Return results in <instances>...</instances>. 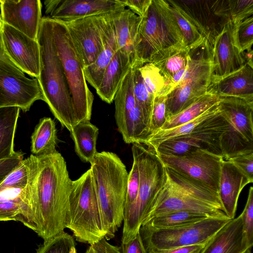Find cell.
<instances>
[{
    "label": "cell",
    "mask_w": 253,
    "mask_h": 253,
    "mask_svg": "<svg viewBox=\"0 0 253 253\" xmlns=\"http://www.w3.org/2000/svg\"><path fill=\"white\" fill-rule=\"evenodd\" d=\"M165 167L166 183L143 223L156 216L176 211L195 212L209 218H229L223 211L217 193Z\"/></svg>",
    "instance_id": "obj_4"
},
{
    "label": "cell",
    "mask_w": 253,
    "mask_h": 253,
    "mask_svg": "<svg viewBox=\"0 0 253 253\" xmlns=\"http://www.w3.org/2000/svg\"><path fill=\"white\" fill-rule=\"evenodd\" d=\"M227 128V122L220 111L192 132L163 141L154 150L159 155L179 156L202 149L223 157L220 138Z\"/></svg>",
    "instance_id": "obj_13"
},
{
    "label": "cell",
    "mask_w": 253,
    "mask_h": 253,
    "mask_svg": "<svg viewBox=\"0 0 253 253\" xmlns=\"http://www.w3.org/2000/svg\"><path fill=\"white\" fill-rule=\"evenodd\" d=\"M37 41L41 60L37 80L43 101L61 124L70 131L76 121L69 86L53 40L51 19L42 17Z\"/></svg>",
    "instance_id": "obj_2"
},
{
    "label": "cell",
    "mask_w": 253,
    "mask_h": 253,
    "mask_svg": "<svg viewBox=\"0 0 253 253\" xmlns=\"http://www.w3.org/2000/svg\"><path fill=\"white\" fill-rule=\"evenodd\" d=\"M114 101L115 118L117 126L119 127L136 104L133 92L132 69L124 78L115 95Z\"/></svg>",
    "instance_id": "obj_33"
},
{
    "label": "cell",
    "mask_w": 253,
    "mask_h": 253,
    "mask_svg": "<svg viewBox=\"0 0 253 253\" xmlns=\"http://www.w3.org/2000/svg\"><path fill=\"white\" fill-rule=\"evenodd\" d=\"M166 0L177 23L186 47L189 48L200 43L205 38L191 20L179 8L173 0Z\"/></svg>",
    "instance_id": "obj_36"
},
{
    "label": "cell",
    "mask_w": 253,
    "mask_h": 253,
    "mask_svg": "<svg viewBox=\"0 0 253 253\" xmlns=\"http://www.w3.org/2000/svg\"><path fill=\"white\" fill-rule=\"evenodd\" d=\"M66 228L73 232L76 241L90 245L105 238L90 169L72 181Z\"/></svg>",
    "instance_id": "obj_8"
},
{
    "label": "cell",
    "mask_w": 253,
    "mask_h": 253,
    "mask_svg": "<svg viewBox=\"0 0 253 253\" xmlns=\"http://www.w3.org/2000/svg\"><path fill=\"white\" fill-rule=\"evenodd\" d=\"M90 165L105 238L109 240L123 222L128 173L120 158L112 152H97Z\"/></svg>",
    "instance_id": "obj_3"
},
{
    "label": "cell",
    "mask_w": 253,
    "mask_h": 253,
    "mask_svg": "<svg viewBox=\"0 0 253 253\" xmlns=\"http://www.w3.org/2000/svg\"><path fill=\"white\" fill-rule=\"evenodd\" d=\"M207 243L167 250L146 249L147 253H201Z\"/></svg>",
    "instance_id": "obj_51"
},
{
    "label": "cell",
    "mask_w": 253,
    "mask_h": 253,
    "mask_svg": "<svg viewBox=\"0 0 253 253\" xmlns=\"http://www.w3.org/2000/svg\"><path fill=\"white\" fill-rule=\"evenodd\" d=\"M207 218L209 217L195 212L176 211L153 217L142 225L155 229H169L192 224Z\"/></svg>",
    "instance_id": "obj_32"
},
{
    "label": "cell",
    "mask_w": 253,
    "mask_h": 253,
    "mask_svg": "<svg viewBox=\"0 0 253 253\" xmlns=\"http://www.w3.org/2000/svg\"><path fill=\"white\" fill-rule=\"evenodd\" d=\"M252 248L247 249L244 253H252Z\"/></svg>",
    "instance_id": "obj_54"
},
{
    "label": "cell",
    "mask_w": 253,
    "mask_h": 253,
    "mask_svg": "<svg viewBox=\"0 0 253 253\" xmlns=\"http://www.w3.org/2000/svg\"><path fill=\"white\" fill-rule=\"evenodd\" d=\"M31 138L32 154L41 156L57 151V129L54 121L50 118L40 119Z\"/></svg>",
    "instance_id": "obj_30"
},
{
    "label": "cell",
    "mask_w": 253,
    "mask_h": 253,
    "mask_svg": "<svg viewBox=\"0 0 253 253\" xmlns=\"http://www.w3.org/2000/svg\"><path fill=\"white\" fill-rule=\"evenodd\" d=\"M219 101L220 96L208 91L179 113L167 117L161 129H170L189 122L218 104Z\"/></svg>",
    "instance_id": "obj_31"
},
{
    "label": "cell",
    "mask_w": 253,
    "mask_h": 253,
    "mask_svg": "<svg viewBox=\"0 0 253 253\" xmlns=\"http://www.w3.org/2000/svg\"><path fill=\"white\" fill-rule=\"evenodd\" d=\"M243 224L244 243L247 247L252 248L253 245V188L251 186L244 209L240 214Z\"/></svg>",
    "instance_id": "obj_44"
},
{
    "label": "cell",
    "mask_w": 253,
    "mask_h": 253,
    "mask_svg": "<svg viewBox=\"0 0 253 253\" xmlns=\"http://www.w3.org/2000/svg\"><path fill=\"white\" fill-rule=\"evenodd\" d=\"M229 13L234 24L253 16V0H228Z\"/></svg>",
    "instance_id": "obj_45"
},
{
    "label": "cell",
    "mask_w": 253,
    "mask_h": 253,
    "mask_svg": "<svg viewBox=\"0 0 253 253\" xmlns=\"http://www.w3.org/2000/svg\"><path fill=\"white\" fill-rule=\"evenodd\" d=\"M131 169L128 173L124 209V226L129 222L136 202L139 187V172L136 161L133 159Z\"/></svg>",
    "instance_id": "obj_38"
},
{
    "label": "cell",
    "mask_w": 253,
    "mask_h": 253,
    "mask_svg": "<svg viewBox=\"0 0 253 253\" xmlns=\"http://www.w3.org/2000/svg\"><path fill=\"white\" fill-rule=\"evenodd\" d=\"M11 220L19 221L36 230L33 217L22 198L0 199V221Z\"/></svg>",
    "instance_id": "obj_34"
},
{
    "label": "cell",
    "mask_w": 253,
    "mask_h": 253,
    "mask_svg": "<svg viewBox=\"0 0 253 253\" xmlns=\"http://www.w3.org/2000/svg\"><path fill=\"white\" fill-rule=\"evenodd\" d=\"M85 253H122L121 247L110 244L105 238L91 244Z\"/></svg>",
    "instance_id": "obj_48"
},
{
    "label": "cell",
    "mask_w": 253,
    "mask_h": 253,
    "mask_svg": "<svg viewBox=\"0 0 253 253\" xmlns=\"http://www.w3.org/2000/svg\"><path fill=\"white\" fill-rule=\"evenodd\" d=\"M125 6L137 16L142 17L146 12L152 0H119Z\"/></svg>",
    "instance_id": "obj_50"
},
{
    "label": "cell",
    "mask_w": 253,
    "mask_h": 253,
    "mask_svg": "<svg viewBox=\"0 0 253 253\" xmlns=\"http://www.w3.org/2000/svg\"><path fill=\"white\" fill-rule=\"evenodd\" d=\"M184 48L183 37L167 0H152L141 17L132 68L153 63L168 53Z\"/></svg>",
    "instance_id": "obj_5"
},
{
    "label": "cell",
    "mask_w": 253,
    "mask_h": 253,
    "mask_svg": "<svg viewBox=\"0 0 253 253\" xmlns=\"http://www.w3.org/2000/svg\"><path fill=\"white\" fill-rule=\"evenodd\" d=\"M212 67L211 48L205 38L189 48L186 66L172 77L166 87L167 117L179 113L208 91Z\"/></svg>",
    "instance_id": "obj_6"
},
{
    "label": "cell",
    "mask_w": 253,
    "mask_h": 253,
    "mask_svg": "<svg viewBox=\"0 0 253 253\" xmlns=\"http://www.w3.org/2000/svg\"><path fill=\"white\" fill-rule=\"evenodd\" d=\"M219 108L227 124V128L220 138L224 160L253 152V101L221 96Z\"/></svg>",
    "instance_id": "obj_10"
},
{
    "label": "cell",
    "mask_w": 253,
    "mask_h": 253,
    "mask_svg": "<svg viewBox=\"0 0 253 253\" xmlns=\"http://www.w3.org/2000/svg\"><path fill=\"white\" fill-rule=\"evenodd\" d=\"M74 238L63 231L44 241L36 253H77Z\"/></svg>",
    "instance_id": "obj_40"
},
{
    "label": "cell",
    "mask_w": 253,
    "mask_h": 253,
    "mask_svg": "<svg viewBox=\"0 0 253 253\" xmlns=\"http://www.w3.org/2000/svg\"><path fill=\"white\" fill-rule=\"evenodd\" d=\"M20 110L16 106L0 107V160L17 152L14 150V139Z\"/></svg>",
    "instance_id": "obj_29"
},
{
    "label": "cell",
    "mask_w": 253,
    "mask_h": 253,
    "mask_svg": "<svg viewBox=\"0 0 253 253\" xmlns=\"http://www.w3.org/2000/svg\"><path fill=\"white\" fill-rule=\"evenodd\" d=\"M144 84L154 98L163 95L167 83L158 68L152 63L144 64L138 68Z\"/></svg>",
    "instance_id": "obj_39"
},
{
    "label": "cell",
    "mask_w": 253,
    "mask_h": 253,
    "mask_svg": "<svg viewBox=\"0 0 253 253\" xmlns=\"http://www.w3.org/2000/svg\"><path fill=\"white\" fill-rule=\"evenodd\" d=\"M230 220L207 218L192 224L164 229L141 225L139 232L146 250H167L207 243Z\"/></svg>",
    "instance_id": "obj_11"
},
{
    "label": "cell",
    "mask_w": 253,
    "mask_h": 253,
    "mask_svg": "<svg viewBox=\"0 0 253 253\" xmlns=\"http://www.w3.org/2000/svg\"><path fill=\"white\" fill-rule=\"evenodd\" d=\"M43 101L38 81L28 78L14 65L0 58V107L16 106L29 110L37 100Z\"/></svg>",
    "instance_id": "obj_14"
},
{
    "label": "cell",
    "mask_w": 253,
    "mask_h": 253,
    "mask_svg": "<svg viewBox=\"0 0 253 253\" xmlns=\"http://www.w3.org/2000/svg\"><path fill=\"white\" fill-rule=\"evenodd\" d=\"M70 132L76 154L83 162L90 164L97 153L98 128L89 121H84L75 125Z\"/></svg>",
    "instance_id": "obj_27"
},
{
    "label": "cell",
    "mask_w": 253,
    "mask_h": 253,
    "mask_svg": "<svg viewBox=\"0 0 253 253\" xmlns=\"http://www.w3.org/2000/svg\"><path fill=\"white\" fill-rule=\"evenodd\" d=\"M188 59L189 48H184L168 53L152 63L158 68L168 85L172 77L186 66Z\"/></svg>",
    "instance_id": "obj_35"
},
{
    "label": "cell",
    "mask_w": 253,
    "mask_h": 253,
    "mask_svg": "<svg viewBox=\"0 0 253 253\" xmlns=\"http://www.w3.org/2000/svg\"><path fill=\"white\" fill-rule=\"evenodd\" d=\"M208 91L219 96H232L253 101V66L240 70L211 84Z\"/></svg>",
    "instance_id": "obj_23"
},
{
    "label": "cell",
    "mask_w": 253,
    "mask_h": 253,
    "mask_svg": "<svg viewBox=\"0 0 253 253\" xmlns=\"http://www.w3.org/2000/svg\"><path fill=\"white\" fill-rule=\"evenodd\" d=\"M158 155L165 166L198 181L218 195L222 156L202 149L179 156Z\"/></svg>",
    "instance_id": "obj_12"
},
{
    "label": "cell",
    "mask_w": 253,
    "mask_h": 253,
    "mask_svg": "<svg viewBox=\"0 0 253 253\" xmlns=\"http://www.w3.org/2000/svg\"><path fill=\"white\" fill-rule=\"evenodd\" d=\"M252 182L230 161L224 160L221 168L218 197L223 211L231 219L234 218L239 195Z\"/></svg>",
    "instance_id": "obj_22"
},
{
    "label": "cell",
    "mask_w": 253,
    "mask_h": 253,
    "mask_svg": "<svg viewBox=\"0 0 253 253\" xmlns=\"http://www.w3.org/2000/svg\"><path fill=\"white\" fill-rule=\"evenodd\" d=\"M131 69L135 101L141 108L149 127L154 98L148 92L145 85L138 68L135 67Z\"/></svg>",
    "instance_id": "obj_37"
},
{
    "label": "cell",
    "mask_w": 253,
    "mask_h": 253,
    "mask_svg": "<svg viewBox=\"0 0 253 253\" xmlns=\"http://www.w3.org/2000/svg\"><path fill=\"white\" fill-rule=\"evenodd\" d=\"M97 15L63 22L84 69L95 61L103 48Z\"/></svg>",
    "instance_id": "obj_18"
},
{
    "label": "cell",
    "mask_w": 253,
    "mask_h": 253,
    "mask_svg": "<svg viewBox=\"0 0 253 253\" xmlns=\"http://www.w3.org/2000/svg\"><path fill=\"white\" fill-rule=\"evenodd\" d=\"M233 37L240 52L252 49L253 44V16L233 24Z\"/></svg>",
    "instance_id": "obj_42"
},
{
    "label": "cell",
    "mask_w": 253,
    "mask_h": 253,
    "mask_svg": "<svg viewBox=\"0 0 253 253\" xmlns=\"http://www.w3.org/2000/svg\"><path fill=\"white\" fill-rule=\"evenodd\" d=\"M166 99V96L164 95L154 98L148 127V137L160 130L167 120Z\"/></svg>",
    "instance_id": "obj_43"
},
{
    "label": "cell",
    "mask_w": 253,
    "mask_h": 253,
    "mask_svg": "<svg viewBox=\"0 0 253 253\" xmlns=\"http://www.w3.org/2000/svg\"><path fill=\"white\" fill-rule=\"evenodd\" d=\"M228 160L253 182V152L241 154Z\"/></svg>",
    "instance_id": "obj_46"
},
{
    "label": "cell",
    "mask_w": 253,
    "mask_h": 253,
    "mask_svg": "<svg viewBox=\"0 0 253 253\" xmlns=\"http://www.w3.org/2000/svg\"><path fill=\"white\" fill-rule=\"evenodd\" d=\"M51 20L53 40L69 86L76 124L89 121L94 96L87 84L83 65L64 23Z\"/></svg>",
    "instance_id": "obj_9"
},
{
    "label": "cell",
    "mask_w": 253,
    "mask_h": 253,
    "mask_svg": "<svg viewBox=\"0 0 253 253\" xmlns=\"http://www.w3.org/2000/svg\"><path fill=\"white\" fill-rule=\"evenodd\" d=\"M3 25V22L2 21L1 17L0 15V31H1V30L2 28Z\"/></svg>",
    "instance_id": "obj_53"
},
{
    "label": "cell",
    "mask_w": 253,
    "mask_h": 253,
    "mask_svg": "<svg viewBox=\"0 0 253 253\" xmlns=\"http://www.w3.org/2000/svg\"><path fill=\"white\" fill-rule=\"evenodd\" d=\"M47 17L62 22L126 8L119 0H46Z\"/></svg>",
    "instance_id": "obj_17"
},
{
    "label": "cell",
    "mask_w": 253,
    "mask_h": 253,
    "mask_svg": "<svg viewBox=\"0 0 253 253\" xmlns=\"http://www.w3.org/2000/svg\"><path fill=\"white\" fill-rule=\"evenodd\" d=\"M30 159H23L19 165L0 183V192L7 189L24 188L30 174Z\"/></svg>",
    "instance_id": "obj_41"
},
{
    "label": "cell",
    "mask_w": 253,
    "mask_h": 253,
    "mask_svg": "<svg viewBox=\"0 0 253 253\" xmlns=\"http://www.w3.org/2000/svg\"><path fill=\"white\" fill-rule=\"evenodd\" d=\"M113 12L97 15L103 48L95 61L84 69L86 82L95 90L100 84L105 69L118 50Z\"/></svg>",
    "instance_id": "obj_21"
},
{
    "label": "cell",
    "mask_w": 253,
    "mask_h": 253,
    "mask_svg": "<svg viewBox=\"0 0 253 253\" xmlns=\"http://www.w3.org/2000/svg\"><path fill=\"white\" fill-rule=\"evenodd\" d=\"M29 157L30 174L23 197L34 218L35 232L45 241L64 231L72 180L58 151Z\"/></svg>",
    "instance_id": "obj_1"
},
{
    "label": "cell",
    "mask_w": 253,
    "mask_h": 253,
    "mask_svg": "<svg viewBox=\"0 0 253 253\" xmlns=\"http://www.w3.org/2000/svg\"><path fill=\"white\" fill-rule=\"evenodd\" d=\"M4 51L12 63L37 79L40 72V50L37 40L3 23L0 31Z\"/></svg>",
    "instance_id": "obj_16"
},
{
    "label": "cell",
    "mask_w": 253,
    "mask_h": 253,
    "mask_svg": "<svg viewBox=\"0 0 253 253\" xmlns=\"http://www.w3.org/2000/svg\"><path fill=\"white\" fill-rule=\"evenodd\" d=\"M121 251L122 253H147L139 232L128 242L122 243Z\"/></svg>",
    "instance_id": "obj_49"
},
{
    "label": "cell",
    "mask_w": 253,
    "mask_h": 253,
    "mask_svg": "<svg viewBox=\"0 0 253 253\" xmlns=\"http://www.w3.org/2000/svg\"><path fill=\"white\" fill-rule=\"evenodd\" d=\"M3 23L37 40L42 21V4L40 0H0Z\"/></svg>",
    "instance_id": "obj_19"
},
{
    "label": "cell",
    "mask_w": 253,
    "mask_h": 253,
    "mask_svg": "<svg viewBox=\"0 0 253 253\" xmlns=\"http://www.w3.org/2000/svg\"><path fill=\"white\" fill-rule=\"evenodd\" d=\"M24 154L17 152L13 156L0 160V183L23 160Z\"/></svg>",
    "instance_id": "obj_47"
},
{
    "label": "cell",
    "mask_w": 253,
    "mask_h": 253,
    "mask_svg": "<svg viewBox=\"0 0 253 253\" xmlns=\"http://www.w3.org/2000/svg\"><path fill=\"white\" fill-rule=\"evenodd\" d=\"M233 28L234 24L230 21L216 38L211 47V83L240 70L247 63L244 53L240 52L235 45Z\"/></svg>",
    "instance_id": "obj_20"
},
{
    "label": "cell",
    "mask_w": 253,
    "mask_h": 253,
    "mask_svg": "<svg viewBox=\"0 0 253 253\" xmlns=\"http://www.w3.org/2000/svg\"><path fill=\"white\" fill-rule=\"evenodd\" d=\"M247 249L239 215L221 228L209 241L201 253H244Z\"/></svg>",
    "instance_id": "obj_25"
},
{
    "label": "cell",
    "mask_w": 253,
    "mask_h": 253,
    "mask_svg": "<svg viewBox=\"0 0 253 253\" xmlns=\"http://www.w3.org/2000/svg\"><path fill=\"white\" fill-rule=\"evenodd\" d=\"M219 103L189 122L170 129L158 130L150 136L144 144L155 149L163 141L192 132L220 112Z\"/></svg>",
    "instance_id": "obj_28"
},
{
    "label": "cell",
    "mask_w": 253,
    "mask_h": 253,
    "mask_svg": "<svg viewBox=\"0 0 253 253\" xmlns=\"http://www.w3.org/2000/svg\"><path fill=\"white\" fill-rule=\"evenodd\" d=\"M191 20L211 48L231 21L228 0H173Z\"/></svg>",
    "instance_id": "obj_15"
},
{
    "label": "cell",
    "mask_w": 253,
    "mask_h": 253,
    "mask_svg": "<svg viewBox=\"0 0 253 253\" xmlns=\"http://www.w3.org/2000/svg\"><path fill=\"white\" fill-rule=\"evenodd\" d=\"M129 56L119 50L105 69L96 93L104 102L111 104L124 78L131 69Z\"/></svg>",
    "instance_id": "obj_26"
},
{
    "label": "cell",
    "mask_w": 253,
    "mask_h": 253,
    "mask_svg": "<svg viewBox=\"0 0 253 253\" xmlns=\"http://www.w3.org/2000/svg\"><path fill=\"white\" fill-rule=\"evenodd\" d=\"M0 58L1 59L6 61L11 64H12V62L11 61V60L9 59L8 57L6 54L2 43L1 41V33L0 31ZM14 65V64H13Z\"/></svg>",
    "instance_id": "obj_52"
},
{
    "label": "cell",
    "mask_w": 253,
    "mask_h": 253,
    "mask_svg": "<svg viewBox=\"0 0 253 253\" xmlns=\"http://www.w3.org/2000/svg\"><path fill=\"white\" fill-rule=\"evenodd\" d=\"M113 20L118 50L129 56L132 68L135 62L136 40L141 17L125 8L113 12Z\"/></svg>",
    "instance_id": "obj_24"
},
{
    "label": "cell",
    "mask_w": 253,
    "mask_h": 253,
    "mask_svg": "<svg viewBox=\"0 0 253 253\" xmlns=\"http://www.w3.org/2000/svg\"><path fill=\"white\" fill-rule=\"evenodd\" d=\"M131 150L138 167L139 187L132 215L123 226L122 243L128 242L139 232L167 180L165 165L154 149L145 144L135 143Z\"/></svg>",
    "instance_id": "obj_7"
}]
</instances>
